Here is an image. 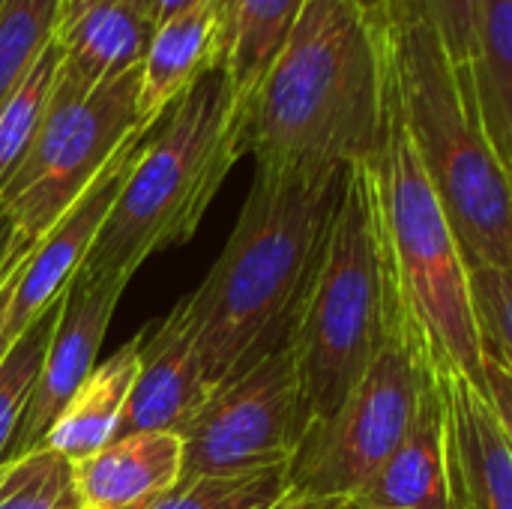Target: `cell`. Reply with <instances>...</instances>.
I'll use <instances>...</instances> for the list:
<instances>
[{
	"instance_id": "f1b7e54d",
	"label": "cell",
	"mask_w": 512,
	"mask_h": 509,
	"mask_svg": "<svg viewBox=\"0 0 512 509\" xmlns=\"http://www.w3.org/2000/svg\"><path fill=\"white\" fill-rule=\"evenodd\" d=\"M267 509H369L357 501V495H303L285 489L279 501H273Z\"/></svg>"
},
{
	"instance_id": "e0dca14e",
	"label": "cell",
	"mask_w": 512,
	"mask_h": 509,
	"mask_svg": "<svg viewBox=\"0 0 512 509\" xmlns=\"http://www.w3.org/2000/svg\"><path fill=\"white\" fill-rule=\"evenodd\" d=\"M357 501L369 509H453L441 402L432 378V363L420 411L405 441L366 483V489L357 492Z\"/></svg>"
},
{
	"instance_id": "9a60e30c",
	"label": "cell",
	"mask_w": 512,
	"mask_h": 509,
	"mask_svg": "<svg viewBox=\"0 0 512 509\" xmlns=\"http://www.w3.org/2000/svg\"><path fill=\"white\" fill-rule=\"evenodd\" d=\"M72 465L81 509H141L183 480V438L171 432L114 438Z\"/></svg>"
},
{
	"instance_id": "9c48e42d",
	"label": "cell",
	"mask_w": 512,
	"mask_h": 509,
	"mask_svg": "<svg viewBox=\"0 0 512 509\" xmlns=\"http://www.w3.org/2000/svg\"><path fill=\"white\" fill-rule=\"evenodd\" d=\"M306 432L291 342L210 390L180 432L183 477H237L291 462Z\"/></svg>"
},
{
	"instance_id": "d6a6232c",
	"label": "cell",
	"mask_w": 512,
	"mask_h": 509,
	"mask_svg": "<svg viewBox=\"0 0 512 509\" xmlns=\"http://www.w3.org/2000/svg\"><path fill=\"white\" fill-rule=\"evenodd\" d=\"M216 15H219V24H222V39H225V48H228V30H231V18H234V9H237V0H210ZM225 63V60H222Z\"/></svg>"
},
{
	"instance_id": "ac0fdd59",
	"label": "cell",
	"mask_w": 512,
	"mask_h": 509,
	"mask_svg": "<svg viewBox=\"0 0 512 509\" xmlns=\"http://www.w3.org/2000/svg\"><path fill=\"white\" fill-rule=\"evenodd\" d=\"M141 360V339L135 336L105 363H96L81 390L69 399V405L54 420L42 447L66 456L69 462H81L111 444L117 438L135 375Z\"/></svg>"
},
{
	"instance_id": "2e32d148",
	"label": "cell",
	"mask_w": 512,
	"mask_h": 509,
	"mask_svg": "<svg viewBox=\"0 0 512 509\" xmlns=\"http://www.w3.org/2000/svg\"><path fill=\"white\" fill-rule=\"evenodd\" d=\"M225 39L213 3L156 24L138 75V120L150 129L204 75L222 69Z\"/></svg>"
},
{
	"instance_id": "4316f807",
	"label": "cell",
	"mask_w": 512,
	"mask_h": 509,
	"mask_svg": "<svg viewBox=\"0 0 512 509\" xmlns=\"http://www.w3.org/2000/svg\"><path fill=\"white\" fill-rule=\"evenodd\" d=\"M471 294L483 333V354L512 369V267L471 270Z\"/></svg>"
},
{
	"instance_id": "cb8c5ba5",
	"label": "cell",
	"mask_w": 512,
	"mask_h": 509,
	"mask_svg": "<svg viewBox=\"0 0 512 509\" xmlns=\"http://www.w3.org/2000/svg\"><path fill=\"white\" fill-rule=\"evenodd\" d=\"M57 306L60 300L42 312L6 351V357L0 360V459L9 453L15 432L21 426V417L30 405V396L36 390L39 381V369L54 333V321H57Z\"/></svg>"
},
{
	"instance_id": "44dd1931",
	"label": "cell",
	"mask_w": 512,
	"mask_h": 509,
	"mask_svg": "<svg viewBox=\"0 0 512 509\" xmlns=\"http://www.w3.org/2000/svg\"><path fill=\"white\" fill-rule=\"evenodd\" d=\"M0 509H81L75 465L51 447L0 459Z\"/></svg>"
},
{
	"instance_id": "83f0119b",
	"label": "cell",
	"mask_w": 512,
	"mask_h": 509,
	"mask_svg": "<svg viewBox=\"0 0 512 509\" xmlns=\"http://www.w3.org/2000/svg\"><path fill=\"white\" fill-rule=\"evenodd\" d=\"M483 387L492 399L498 420L504 423L507 435L512 438V369H507L492 354H483Z\"/></svg>"
},
{
	"instance_id": "4fadbf2b",
	"label": "cell",
	"mask_w": 512,
	"mask_h": 509,
	"mask_svg": "<svg viewBox=\"0 0 512 509\" xmlns=\"http://www.w3.org/2000/svg\"><path fill=\"white\" fill-rule=\"evenodd\" d=\"M138 339V375L117 438L144 432L180 435L210 396V384L192 345L186 303L180 300L147 336L141 333Z\"/></svg>"
},
{
	"instance_id": "3957f363",
	"label": "cell",
	"mask_w": 512,
	"mask_h": 509,
	"mask_svg": "<svg viewBox=\"0 0 512 509\" xmlns=\"http://www.w3.org/2000/svg\"><path fill=\"white\" fill-rule=\"evenodd\" d=\"M393 87L417 156L468 267H512V171L486 123L471 63L423 24H390Z\"/></svg>"
},
{
	"instance_id": "f546056e",
	"label": "cell",
	"mask_w": 512,
	"mask_h": 509,
	"mask_svg": "<svg viewBox=\"0 0 512 509\" xmlns=\"http://www.w3.org/2000/svg\"><path fill=\"white\" fill-rule=\"evenodd\" d=\"M30 246H33V243H27V240L15 231L12 219H9L6 210L0 207V279L27 255Z\"/></svg>"
},
{
	"instance_id": "4dcf8cb0",
	"label": "cell",
	"mask_w": 512,
	"mask_h": 509,
	"mask_svg": "<svg viewBox=\"0 0 512 509\" xmlns=\"http://www.w3.org/2000/svg\"><path fill=\"white\" fill-rule=\"evenodd\" d=\"M21 261H24V258H21ZM21 261L0 279V360H3L6 351H9V342H6V321H9V306H12L15 282H18V273H21Z\"/></svg>"
},
{
	"instance_id": "1f68e13d",
	"label": "cell",
	"mask_w": 512,
	"mask_h": 509,
	"mask_svg": "<svg viewBox=\"0 0 512 509\" xmlns=\"http://www.w3.org/2000/svg\"><path fill=\"white\" fill-rule=\"evenodd\" d=\"M204 3H210V0H153V18H156V24H162V21L180 15V12L198 9Z\"/></svg>"
},
{
	"instance_id": "836d02e7",
	"label": "cell",
	"mask_w": 512,
	"mask_h": 509,
	"mask_svg": "<svg viewBox=\"0 0 512 509\" xmlns=\"http://www.w3.org/2000/svg\"><path fill=\"white\" fill-rule=\"evenodd\" d=\"M93 0H60V21H66L69 15L81 12L84 6H90Z\"/></svg>"
},
{
	"instance_id": "d6986e66",
	"label": "cell",
	"mask_w": 512,
	"mask_h": 509,
	"mask_svg": "<svg viewBox=\"0 0 512 509\" xmlns=\"http://www.w3.org/2000/svg\"><path fill=\"white\" fill-rule=\"evenodd\" d=\"M303 3L306 0H237L222 72L243 108H249L261 78L294 30Z\"/></svg>"
},
{
	"instance_id": "30bf717a",
	"label": "cell",
	"mask_w": 512,
	"mask_h": 509,
	"mask_svg": "<svg viewBox=\"0 0 512 509\" xmlns=\"http://www.w3.org/2000/svg\"><path fill=\"white\" fill-rule=\"evenodd\" d=\"M441 402L453 509H512V438L492 399L465 369L429 348Z\"/></svg>"
},
{
	"instance_id": "ffe728a7",
	"label": "cell",
	"mask_w": 512,
	"mask_h": 509,
	"mask_svg": "<svg viewBox=\"0 0 512 509\" xmlns=\"http://www.w3.org/2000/svg\"><path fill=\"white\" fill-rule=\"evenodd\" d=\"M471 72L492 138L512 171V0H483Z\"/></svg>"
},
{
	"instance_id": "52a82bcc",
	"label": "cell",
	"mask_w": 512,
	"mask_h": 509,
	"mask_svg": "<svg viewBox=\"0 0 512 509\" xmlns=\"http://www.w3.org/2000/svg\"><path fill=\"white\" fill-rule=\"evenodd\" d=\"M429 384V345L387 321V339L339 411L309 429L288 462V489L357 495L405 441Z\"/></svg>"
},
{
	"instance_id": "603a6c76",
	"label": "cell",
	"mask_w": 512,
	"mask_h": 509,
	"mask_svg": "<svg viewBox=\"0 0 512 509\" xmlns=\"http://www.w3.org/2000/svg\"><path fill=\"white\" fill-rule=\"evenodd\" d=\"M57 42L45 48V54L36 60L30 75L21 81V87L3 102L0 108V189L9 183L15 168L24 162L54 93V78H57Z\"/></svg>"
},
{
	"instance_id": "8992f818",
	"label": "cell",
	"mask_w": 512,
	"mask_h": 509,
	"mask_svg": "<svg viewBox=\"0 0 512 509\" xmlns=\"http://www.w3.org/2000/svg\"><path fill=\"white\" fill-rule=\"evenodd\" d=\"M384 339L387 291L366 159L348 165L342 174L324 243L288 336L306 432L339 411Z\"/></svg>"
},
{
	"instance_id": "8fae6325",
	"label": "cell",
	"mask_w": 512,
	"mask_h": 509,
	"mask_svg": "<svg viewBox=\"0 0 512 509\" xmlns=\"http://www.w3.org/2000/svg\"><path fill=\"white\" fill-rule=\"evenodd\" d=\"M123 291H126L123 285L96 282L84 273L72 279V285L66 288L57 306V321L39 369L36 390L21 417L15 441L3 459L21 456L45 444L60 411L69 405V399L81 390V384L96 369L102 339L108 333V324L114 318Z\"/></svg>"
},
{
	"instance_id": "7c38bea8",
	"label": "cell",
	"mask_w": 512,
	"mask_h": 509,
	"mask_svg": "<svg viewBox=\"0 0 512 509\" xmlns=\"http://www.w3.org/2000/svg\"><path fill=\"white\" fill-rule=\"evenodd\" d=\"M150 132V129H147ZM147 132L135 135L114 162L96 177V183L27 249L21 261V273L15 282L9 321H6V342L12 345L42 312H48L81 273L117 195L129 174V165L144 144Z\"/></svg>"
},
{
	"instance_id": "277c9868",
	"label": "cell",
	"mask_w": 512,
	"mask_h": 509,
	"mask_svg": "<svg viewBox=\"0 0 512 509\" xmlns=\"http://www.w3.org/2000/svg\"><path fill=\"white\" fill-rule=\"evenodd\" d=\"M246 153V108L216 69L147 132L81 273L126 288L147 258L195 237Z\"/></svg>"
},
{
	"instance_id": "d4e9b609",
	"label": "cell",
	"mask_w": 512,
	"mask_h": 509,
	"mask_svg": "<svg viewBox=\"0 0 512 509\" xmlns=\"http://www.w3.org/2000/svg\"><path fill=\"white\" fill-rule=\"evenodd\" d=\"M288 489V465L237 477H183L141 509H267Z\"/></svg>"
},
{
	"instance_id": "ba28073f",
	"label": "cell",
	"mask_w": 512,
	"mask_h": 509,
	"mask_svg": "<svg viewBox=\"0 0 512 509\" xmlns=\"http://www.w3.org/2000/svg\"><path fill=\"white\" fill-rule=\"evenodd\" d=\"M138 69L81 99L48 102L24 162L0 189V207L27 243H36L96 183L114 156L135 135L147 132L138 120Z\"/></svg>"
},
{
	"instance_id": "484cf974",
	"label": "cell",
	"mask_w": 512,
	"mask_h": 509,
	"mask_svg": "<svg viewBox=\"0 0 512 509\" xmlns=\"http://www.w3.org/2000/svg\"><path fill=\"white\" fill-rule=\"evenodd\" d=\"M480 9L483 0H381V12L390 24H429L459 63H471L477 57Z\"/></svg>"
},
{
	"instance_id": "e575fe53",
	"label": "cell",
	"mask_w": 512,
	"mask_h": 509,
	"mask_svg": "<svg viewBox=\"0 0 512 509\" xmlns=\"http://www.w3.org/2000/svg\"><path fill=\"white\" fill-rule=\"evenodd\" d=\"M366 6H372V9H381V0H363Z\"/></svg>"
},
{
	"instance_id": "5b68a950",
	"label": "cell",
	"mask_w": 512,
	"mask_h": 509,
	"mask_svg": "<svg viewBox=\"0 0 512 509\" xmlns=\"http://www.w3.org/2000/svg\"><path fill=\"white\" fill-rule=\"evenodd\" d=\"M369 174L387 321L411 330L483 384V333L471 294V267L408 135L396 87Z\"/></svg>"
},
{
	"instance_id": "7a4b0ae2",
	"label": "cell",
	"mask_w": 512,
	"mask_h": 509,
	"mask_svg": "<svg viewBox=\"0 0 512 509\" xmlns=\"http://www.w3.org/2000/svg\"><path fill=\"white\" fill-rule=\"evenodd\" d=\"M345 168L321 174L255 168L222 255L198 291L183 297L210 390L291 336Z\"/></svg>"
},
{
	"instance_id": "6da1fadb",
	"label": "cell",
	"mask_w": 512,
	"mask_h": 509,
	"mask_svg": "<svg viewBox=\"0 0 512 509\" xmlns=\"http://www.w3.org/2000/svg\"><path fill=\"white\" fill-rule=\"evenodd\" d=\"M393 96L387 18L363 0H306L246 108L255 168L321 174L375 156Z\"/></svg>"
},
{
	"instance_id": "7402d4cb",
	"label": "cell",
	"mask_w": 512,
	"mask_h": 509,
	"mask_svg": "<svg viewBox=\"0 0 512 509\" xmlns=\"http://www.w3.org/2000/svg\"><path fill=\"white\" fill-rule=\"evenodd\" d=\"M60 0H0V108L54 42Z\"/></svg>"
},
{
	"instance_id": "5bb4252c",
	"label": "cell",
	"mask_w": 512,
	"mask_h": 509,
	"mask_svg": "<svg viewBox=\"0 0 512 509\" xmlns=\"http://www.w3.org/2000/svg\"><path fill=\"white\" fill-rule=\"evenodd\" d=\"M156 30L153 0H93L57 24L51 99H81L141 66Z\"/></svg>"
}]
</instances>
